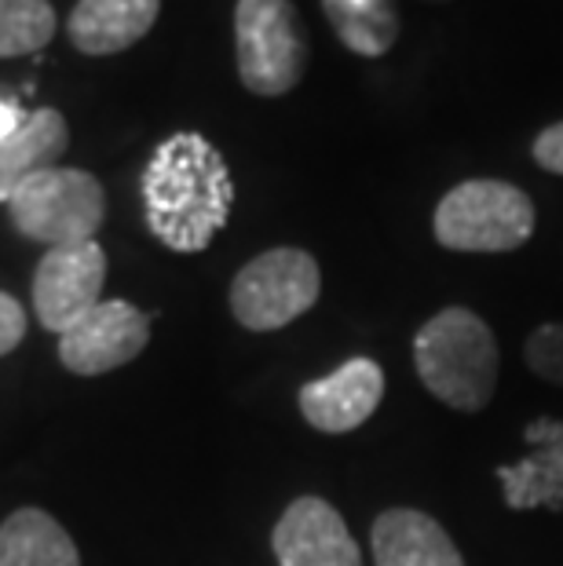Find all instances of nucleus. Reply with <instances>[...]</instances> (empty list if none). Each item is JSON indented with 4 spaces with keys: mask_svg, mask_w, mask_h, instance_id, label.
<instances>
[{
    "mask_svg": "<svg viewBox=\"0 0 563 566\" xmlns=\"http://www.w3.org/2000/svg\"><path fill=\"white\" fill-rule=\"evenodd\" d=\"M66 143H70V128L59 111L41 106V111L27 114V122L0 139V201L8 205L11 195L33 172L55 168L59 158L66 154Z\"/></svg>",
    "mask_w": 563,
    "mask_h": 566,
    "instance_id": "obj_14",
    "label": "nucleus"
},
{
    "mask_svg": "<svg viewBox=\"0 0 563 566\" xmlns=\"http://www.w3.org/2000/svg\"><path fill=\"white\" fill-rule=\"evenodd\" d=\"M417 377L442 406L479 413L498 391V340L469 307H442L414 336Z\"/></svg>",
    "mask_w": 563,
    "mask_h": 566,
    "instance_id": "obj_2",
    "label": "nucleus"
},
{
    "mask_svg": "<svg viewBox=\"0 0 563 566\" xmlns=\"http://www.w3.org/2000/svg\"><path fill=\"white\" fill-rule=\"evenodd\" d=\"M322 271L311 252L282 245L249 260L231 282V315L249 333H274L315 307Z\"/></svg>",
    "mask_w": 563,
    "mask_h": 566,
    "instance_id": "obj_6",
    "label": "nucleus"
},
{
    "mask_svg": "<svg viewBox=\"0 0 563 566\" xmlns=\"http://www.w3.org/2000/svg\"><path fill=\"white\" fill-rule=\"evenodd\" d=\"M279 566H363L352 530L322 497H296L271 530Z\"/></svg>",
    "mask_w": 563,
    "mask_h": 566,
    "instance_id": "obj_9",
    "label": "nucleus"
},
{
    "mask_svg": "<svg viewBox=\"0 0 563 566\" xmlns=\"http://www.w3.org/2000/svg\"><path fill=\"white\" fill-rule=\"evenodd\" d=\"M27 117H22L19 111H15V103H8V99H0V139L8 136V132H15Z\"/></svg>",
    "mask_w": 563,
    "mask_h": 566,
    "instance_id": "obj_21",
    "label": "nucleus"
},
{
    "mask_svg": "<svg viewBox=\"0 0 563 566\" xmlns=\"http://www.w3.org/2000/svg\"><path fill=\"white\" fill-rule=\"evenodd\" d=\"M322 11L347 52L363 59L388 55L399 41V4L395 0H322Z\"/></svg>",
    "mask_w": 563,
    "mask_h": 566,
    "instance_id": "obj_16",
    "label": "nucleus"
},
{
    "mask_svg": "<svg viewBox=\"0 0 563 566\" xmlns=\"http://www.w3.org/2000/svg\"><path fill=\"white\" fill-rule=\"evenodd\" d=\"M231 168L201 132H176L143 168L147 227L173 252L209 249L231 220Z\"/></svg>",
    "mask_w": 563,
    "mask_h": 566,
    "instance_id": "obj_1",
    "label": "nucleus"
},
{
    "mask_svg": "<svg viewBox=\"0 0 563 566\" xmlns=\"http://www.w3.org/2000/svg\"><path fill=\"white\" fill-rule=\"evenodd\" d=\"M11 223L30 242L44 245H81L92 242L103 227L106 195L103 184L81 168H41L8 201Z\"/></svg>",
    "mask_w": 563,
    "mask_h": 566,
    "instance_id": "obj_5",
    "label": "nucleus"
},
{
    "mask_svg": "<svg viewBox=\"0 0 563 566\" xmlns=\"http://www.w3.org/2000/svg\"><path fill=\"white\" fill-rule=\"evenodd\" d=\"M0 566H81L74 537L41 509H19L0 523Z\"/></svg>",
    "mask_w": 563,
    "mask_h": 566,
    "instance_id": "obj_15",
    "label": "nucleus"
},
{
    "mask_svg": "<svg viewBox=\"0 0 563 566\" xmlns=\"http://www.w3.org/2000/svg\"><path fill=\"white\" fill-rule=\"evenodd\" d=\"M385 399V373L374 358H347L330 377L311 380L296 395L304 420L326 436H344V431L363 428L377 413Z\"/></svg>",
    "mask_w": 563,
    "mask_h": 566,
    "instance_id": "obj_10",
    "label": "nucleus"
},
{
    "mask_svg": "<svg viewBox=\"0 0 563 566\" xmlns=\"http://www.w3.org/2000/svg\"><path fill=\"white\" fill-rule=\"evenodd\" d=\"M238 77L253 95L279 99L307 70V30L293 0H238L234 4Z\"/></svg>",
    "mask_w": 563,
    "mask_h": 566,
    "instance_id": "obj_4",
    "label": "nucleus"
},
{
    "mask_svg": "<svg viewBox=\"0 0 563 566\" xmlns=\"http://www.w3.org/2000/svg\"><path fill=\"white\" fill-rule=\"evenodd\" d=\"M531 154H534V161L545 168V172L563 176V122L538 132Z\"/></svg>",
    "mask_w": 563,
    "mask_h": 566,
    "instance_id": "obj_20",
    "label": "nucleus"
},
{
    "mask_svg": "<svg viewBox=\"0 0 563 566\" xmlns=\"http://www.w3.org/2000/svg\"><path fill=\"white\" fill-rule=\"evenodd\" d=\"M22 336H27V311L15 296L0 293V355L15 352Z\"/></svg>",
    "mask_w": 563,
    "mask_h": 566,
    "instance_id": "obj_19",
    "label": "nucleus"
},
{
    "mask_svg": "<svg viewBox=\"0 0 563 566\" xmlns=\"http://www.w3.org/2000/svg\"><path fill=\"white\" fill-rule=\"evenodd\" d=\"M432 4H442V0H432Z\"/></svg>",
    "mask_w": 563,
    "mask_h": 566,
    "instance_id": "obj_22",
    "label": "nucleus"
},
{
    "mask_svg": "<svg viewBox=\"0 0 563 566\" xmlns=\"http://www.w3.org/2000/svg\"><path fill=\"white\" fill-rule=\"evenodd\" d=\"M377 566H465L458 545L428 512L388 509L374 520Z\"/></svg>",
    "mask_w": 563,
    "mask_h": 566,
    "instance_id": "obj_13",
    "label": "nucleus"
},
{
    "mask_svg": "<svg viewBox=\"0 0 563 566\" xmlns=\"http://www.w3.org/2000/svg\"><path fill=\"white\" fill-rule=\"evenodd\" d=\"M106 282V252L95 242L48 249L33 274V311L48 333L63 336L81 315L100 304Z\"/></svg>",
    "mask_w": 563,
    "mask_h": 566,
    "instance_id": "obj_8",
    "label": "nucleus"
},
{
    "mask_svg": "<svg viewBox=\"0 0 563 566\" xmlns=\"http://www.w3.org/2000/svg\"><path fill=\"white\" fill-rule=\"evenodd\" d=\"M538 227L534 201L505 179H465L436 205V242L450 252H517Z\"/></svg>",
    "mask_w": 563,
    "mask_h": 566,
    "instance_id": "obj_3",
    "label": "nucleus"
},
{
    "mask_svg": "<svg viewBox=\"0 0 563 566\" xmlns=\"http://www.w3.org/2000/svg\"><path fill=\"white\" fill-rule=\"evenodd\" d=\"M150 340V315L128 300H100L59 336V363L77 377L122 369Z\"/></svg>",
    "mask_w": 563,
    "mask_h": 566,
    "instance_id": "obj_7",
    "label": "nucleus"
},
{
    "mask_svg": "<svg viewBox=\"0 0 563 566\" xmlns=\"http://www.w3.org/2000/svg\"><path fill=\"white\" fill-rule=\"evenodd\" d=\"M161 0H77L66 33L81 55H117L154 30Z\"/></svg>",
    "mask_w": 563,
    "mask_h": 566,
    "instance_id": "obj_12",
    "label": "nucleus"
},
{
    "mask_svg": "<svg viewBox=\"0 0 563 566\" xmlns=\"http://www.w3.org/2000/svg\"><path fill=\"white\" fill-rule=\"evenodd\" d=\"M55 38V11L48 0H0V59L41 52Z\"/></svg>",
    "mask_w": 563,
    "mask_h": 566,
    "instance_id": "obj_17",
    "label": "nucleus"
},
{
    "mask_svg": "<svg viewBox=\"0 0 563 566\" xmlns=\"http://www.w3.org/2000/svg\"><path fill=\"white\" fill-rule=\"evenodd\" d=\"M523 363L534 377L563 388V322H549L534 329L523 344Z\"/></svg>",
    "mask_w": 563,
    "mask_h": 566,
    "instance_id": "obj_18",
    "label": "nucleus"
},
{
    "mask_svg": "<svg viewBox=\"0 0 563 566\" xmlns=\"http://www.w3.org/2000/svg\"><path fill=\"white\" fill-rule=\"evenodd\" d=\"M526 457L509 468H498L505 504L517 512L553 509L563 512V420L538 417L523 428Z\"/></svg>",
    "mask_w": 563,
    "mask_h": 566,
    "instance_id": "obj_11",
    "label": "nucleus"
}]
</instances>
